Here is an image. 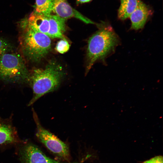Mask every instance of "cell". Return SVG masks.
<instances>
[{
  "mask_svg": "<svg viewBox=\"0 0 163 163\" xmlns=\"http://www.w3.org/2000/svg\"><path fill=\"white\" fill-rule=\"evenodd\" d=\"M64 75L62 66L54 61L50 62L44 68L34 69L29 80L33 96L28 105L33 104L44 95L56 90Z\"/></svg>",
  "mask_w": 163,
  "mask_h": 163,
  "instance_id": "obj_1",
  "label": "cell"
},
{
  "mask_svg": "<svg viewBox=\"0 0 163 163\" xmlns=\"http://www.w3.org/2000/svg\"><path fill=\"white\" fill-rule=\"evenodd\" d=\"M87 52V73L95 62L105 58L119 44V38L112 27L103 26L89 39Z\"/></svg>",
  "mask_w": 163,
  "mask_h": 163,
  "instance_id": "obj_2",
  "label": "cell"
},
{
  "mask_svg": "<svg viewBox=\"0 0 163 163\" xmlns=\"http://www.w3.org/2000/svg\"><path fill=\"white\" fill-rule=\"evenodd\" d=\"M21 23L22 31L20 43L23 55L30 62H40L51 50V38L29 27L23 20Z\"/></svg>",
  "mask_w": 163,
  "mask_h": 163,
  "instance_id": "obj_3",
  "label": "cell"
},
{
  "mask_svg": "<svg viewBox=\"0 0 163 163\" xmlns=\"http://www.w3.org/2000/svg\"><path fill=\"white\" fill-rule=\"evenodd\" d=\"M23 20L29 27L50 38L66 40L64 34L66 30L65 19L56 15H45L34 11Z\"/></svg>",
  "mask_w": 163,
  "mask_h": 163,
  "instance_id": "obj_4",
  "label": "cell"
},
{
  "mask_svg": "<svg viewBox=\"0 0 163 163\" xmlns=\"http://www.w3.org/2000/svg\"><path fill=\"white\" fill-rule=\"evenodd\" d=\"M30 74L23 58L15 54L0 55V78L9 82L29 81Z\"/></svg>",
  "mask_w": 163,
  "mask_h": 163,
  "instance_id": "obj_5",
  "label": "cell"
},
{
  "mask_svg": "<svg viewBox=\"0 0 163 163\" xmlns=\"http://www.w3.org/2000/svg\"><path fill=\"white\" fill-rule=\"evenodd\" d=\"M33 111V116L37 130L36 136L40 141L53 153L66 160L69 156V148L67 145L56 136L43 128L41 125L37 115Z\"/></svg>",
  "mask_w": 163,
  "mask_h": 163,
  "instance_id": "obj_6",
  "label": "cell"
},
{
  "mask_svg": "<svg viewBox=\"0 0 163 163\" xmlns=\"http://www.w3.org/2000/svg\"><path fill=\"white\" fill-rule=\"evenodd\" d=\"M53 12L55 15L66 20L74 18L86 24H95L94 22L73 8L67 0H54Z\"/></svg>",
  "mask_w": 163,
  "mask_h": 163,
  "instance_id": "obj_7",
  "label": "cell"
},
{
  "mask_svg": "<svg viewBox=\"0 0 163 163\" xmlns=\"http://www.w3.org/2000/svg\"><path fill=\"white\" fill-rule=\"evenodd\" d=\"M22 163H62L47 157L37 146L28 144L21 152Z\"/></svg>",
  "mask_w": 163,
  "mask_h": 163,
  "instance_id": "obj_8",
  "label": "cell"
},
{
  "mask_svg": "<svg viewBox=\"0 0 163 163\" xmlns=\"http://www.w3.org/2000/svg\"><path fill=\"white\" fill-rule=\"evenodd\" d=\"M152 13L149 6L139 0L136 8L129 17L131 22V28L136 30L142 28Z\"/></svg>",
  "mask_w": 163,
  "mask_h": 163,
  "instance_id": "obj_9",
  "label": "cell"
},
{
  "mask_svg": "<svg viewBox=\"0 0 163 163\" xmlns=\"http://www.w3.org/2000/svg\"><path fill=\"white\" fill-rule=\"evenodd\" d=\"M139 0H120L118 11V17L123 21L129 17L136 8Z\"/></svg>",
  "mask_w": 163,
  "mask_h": 163,
  "instance_id": "obj_10",
  "label": "cell"
},
{
  "mask_svg": "<svg viewBox=\"0 0 163 163\" xmlns=\"http://www.w3.org/2000/svg\"><path fill=\"white\" fill-rule=\"evenodd\" d=\"M54 0H36L34 12L45 15L53 12Z\"/></svg>",
  "mask_w": 163,
  "mask_h": 163,
  "instance_id": "obj_11",
  "label": "cell"
},
{
  "mask_svg": "<svg viewBox=\"0 0 163 163\" xmlns=\"http://www.w3.org/2000/svg\"><path fill=\"white\" fill-rule=\"evenodd\" d=\"M16 141L13 129L8 125L0 123V144Z\"/></svg>",
  "mask_w": 163,
  "mask_h": 163,
  "instance_id": "obj_12",
  "label": "cell"
},
{
  "mask_svg": "<svg viewBox=\"0 0 163 163\" xmlns=\"http://www.w3.org/2000/svg\"><path fill=\"white\" fill-rule=\"evenodd\" d=\"M13 46L7 40L0 37V55L8 53L13 50Z\"/></svg>",
  "mask_w": 163,
  "mask_h": 163,
  "instance_id": "obj_13",
  "label": "cell"
},
{
  "mask_svg": "<svg viewBox=\"0 0 163 163\" xmlns=\"http://www.w3.org/2000/svg\"><path fill=\"white\" fill-rule=\"evenodd\" d=\"M69 48V45L67 40L61 39L57 43L56 49V51L61 53H64L67 51Z\"/></svg>",
  "mask_w": 163,
  "mask_h": 163,
  "instance_id": "obj_14",
  "label": "cell"
},
{
  "mask_svg": "<svg viewBox=\"0 0 163 163\" xmlns=\"http://www.w3.org/2000/svg\"><path fill=\"white\" fill-rule=\"evenodd\" d=\"M143 163H163V157L160 155L155 156Z\"/></svg>",
  "mask_w": 163,
  "mask_h": 163,
  "instance_id": "obj_15",
  "label": "cell"
},
{
  "mask_svg": "<svg viewBox=\"0 0 163 163\" xmlns=\"http://www.w3.org/2000/svg\"><path fill=\"white\" fill-rule=\"evenodd\" d=\"M92 0H76V3L77 4H82L88 2Z\"/></svg>",
  "mask_w": 163,
  "mask_h": 163,
  "instance_id": "obj_16",
  "label": "cell"
}]
</instances>
